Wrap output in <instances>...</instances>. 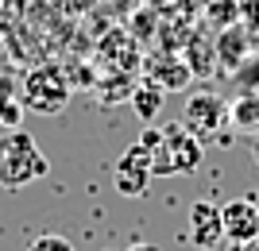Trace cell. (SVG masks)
Masks as SVG:
<instances>
[{
	"instance_id": "e0dca14e",
	"label": "cell",
	"mask_w": 259,
	"mask_h": 251,
	"mask_svg": "<svg viewBox=\"0 0 259 251\" xmlns=\"http://www.w3.org/2000/svg\"><path fill=\"white\" fill-rule=\"evenodd\" d=\"M205 251H217V247H205Z\"/></svg>"
},
{
	"instance_id": "277c9868",
	"label": "cell",
	"mask_w": 259,
	"mask_h": 251,
	"mask_svg": "<svg viewBox=\"0 0 259 251\" xmlns=\"http://www.w3.org/2000/svg\"><path fill=\"white\" fill-rule=\"evenodd\" d=\"M151 147H143L140 139L132 143L128 151L116 159V170H112V186L124 197H143L151 186Z\"/></svg>"
},
{
	"instance_id": "8992f818",
	"label": "cell",
	"mask_w": 259,
	"mask_h": 251,
	"mask_svg": "<svg viewBox=\"0 0 259 251\" xmlns=\"http://www.w3.org/2000/svg\"><path fill=\"white\" fill-rule=\"evenodd\" d=\"M143 77H147V81H155L162 93H178V89H186L190 81H194V70H190V62H186V58L170 55V51H162V55L143 58Z\"/></svg>"
},
{
	"instance_id": "7c38bea8",
	"label": "cell",
	"mask_w": 259,
	"mask_h": 251,
	"mask_svg": "<svg viewBox=\"0 0 259 251\" xmlns=\"http://www.w3.org/2000/svg\"><path fill=\"white\" fill-rule=\"evenodd\" d=\"M27 251H77V247L66 240V236H54V232H47V236H35V240L27 243Z\"/></svg>"
},
{
	"instance_id": "52a82bcc",
	"label": "cell",
	"mask_w": 259,
	"mask_h": 251,
	"mask_svg": "<svg viewBox=\"0 0 259 251\" xmlns=\"http://www.w3.org/2000/svg\"><path fill=\"white\" fill-rule=\"evenodd\" d=\"M221 224L228 243H248L251 236H259V205L251 197H232L221 205Z\"/></svg>"
},
{
	"instance_id": "9a60e30c",
	"label": "cell",
	"mask_w": 259,
	"mask_h": 251,
	"mask_svg": "<svg viewBox=\"0 0 259 251\" xmlns=\"http://www.w3.org/2000/svg\"><path fill=\"white\" fill-rule=\"evenodd\" d=\"M240 247H244V251H259V236H251V240H248V243H240Z\"/></svg>"
},
{
	"instance_id": "5b68a950",
	"label": "cell",
	"mask_w": 259,
	"mask_h": 251,
	"mask_svg": "<svg viewBox=\"0 0 259 251\" xmlns=\"http://www.w3.org/2000/svg\"><path fill=\"white\" fill-rule=\"evenodd\" d=\"M228 116H232V109H228L217 93H209V89H205V93H194V97L186 101L182 128L194 131L197 139H209V135H217V131L228 124Z\"/></svg>"
},
{
	"instance_id": "9c48e42d",
	"label": "cell",
	"mask_w": 259,
	"mask_h": 251,
	"mask_svg": "<svg viewBox=\"0 0 259 251\" xmlns=\"http://www.w3.org/2000/svg\"><path fill=\"white\" fill-rule=\"evenodd\" d=\"M244 55H248L244 31H240V27H228V31L217 39V62H221V70H225V74H240Z\"/></svg>"
},
{
	"instance_id": "8fae6325",
	"label": "cell",
	"mask_w": 259,
	"mask_h": 251,
	"mask_svg": "<svg viewBox=\"0 0 259 251\" xmlns=\"http://www.w3.org/2000/svg\"><path fill=\"white\" fill-rule=\"evenodd\" d=\"M186 62H190V70H194V77L205 74L209 66H213V46H205V39L194 35V39H190V55H186Z\"/></svg>"
},
{
	"instance_id": "4fadbf2b",
	"label": "cell",
	"mask_w": 259,
	"mask_h": 251,
	"mask_svg": "<svg viewBox=\"0 0 259 251\" xmlns=\"http://www.w3.org/2000/svg\"><path fill=\"white\" fill-rule=\"evenodd\" d=\"M23 105H12L8 101V89H0V120L4 124H16V112H20Z\"/></svg>"
},
{
	"instance_id": "6da1fadb",
	"label": "cell",
	"mask_w": 259,
	"mask_h": 251,
	"mask_svg": "<svg viewBox=\"0 0 259 251\" xmlns=\"http://www.w3.org/2000/svg\"><path fill=\"white\" fill-rule=\"evenodd\" d=\"M47 155L23 128H12L0 135V189H23L47 178Z\"/></svg>"
},
{
	"instance_id": "ba28073f",
	"label": "cell",
	"mask_w": 259,
	"mask_h": 251,
	"mask_svg": "<svg viewBox=\"0 0 259 251\" xmlns=\"http://www.w3.org/2000/svg\"><path fill=\"white\" fill-rule=\"evenodd\" d=\"M190 240L197 247H217V243L225 240V224H221V205L213 201H194L190 205Z\"/></svg>"
},
{
	"instance_id": "5bb4252c",
	"label": "cell",
	"mask_w": 259,
	"mask_h": 251,
	"mask_svg": "<svg viewBox=\"0 0 259 251\" xmlns=\"http://www.w3.org/2000/svg\"><path fill=\"white\" fill-rule=\"evenodd\" d=\"M124 251H162V247H155V243H132V247H124Z\"/></svg>"
},
{
	"instance_id": "2e32d148",
	"label": "cell",
	"mask_w": 259,
	"mask_h": 251,
	"mask_svg": "<svg viewBox=\"0 0 259 251\" xmlns=\"http://www.w3.org/2000/svg\"><path fill=\"white\" fill-rule=\"evenodd\" d=\"M151 4H159V8H162V4H170V0H151Z\"/></svg>"
},
{
	"instance_id": "30bf717a",
	"label": "cell",
	"mask_w": 259,
	"mask_h": 251,
	"mask_svg": "<svg viewBox=\"0 0 259 251\" xmlns=\"http://www.w3.org/2000/svg\"><path fill=\"white\" fill-rule=\"evenodd\" d=\"M162 101H166V93H162L155 81H140V85L132 89V109H136V116H140L143 124H151L155 116H159Z\"/></svg>"
},
{
	"instance_id": "7a4b0ae2",
	"label": "cell",
	"mask_w": 259,
	"mask_h": 251,
	"mask_svg": "<svg viewBox=\"0 0 259 251\" xmlns=\"http://www.w3.org/2000/svg\"><path fill=\"white\" fill-rule=\"evenodd\" d=\"M205 159V147L194 131H186L182 124H166L159 128V143L151 147V174L155 178H178L194 174Z\"/></svg>"
},
{
	"instance_id": "3957f363",
	"label": "cell",
	"mask_w": 259,
	"mask_h": 251,
	"mask_svg": "<svg viewBox=\"0 0 259 251\" xmlns=\"http://www.w3.org/2000/svg\"><path fill=\"white\" fill-rule=\"evenodd\" d=\"M70 77L58 70V66H35L31 74L23 77L20 89V105L35 116H58V112L70 105Z\"/></svg>"
}]
</instances>
